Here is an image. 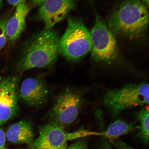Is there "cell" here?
Segmentation results:
<instances>
[{
	"instance_id": "6da1fadb",
	"label": "cell",
	"mask_w": 149,
	"mask_h": 149,
	"mask_svg": "<svg viewBox=\"0 0 149 149\" xmlns=\"http://www.w3.org/2000/svg\"><path fill=\"white\" fill-rule=\"evenodd\" d=\"M147 7L140 0H126L111 14L108 27L114 35L132 39L141 38L148 29Z\"/></svg>"
},
{
	"instance_id": "7a4b0ae2",
	"label": "cell",
	"mask_w": 149,
	"mask_h": 149,
	"mask_svg": "<svg viewBox=\"0 0 149 149\" xmlns=\"http://www.w3.org/2000/svg\"><path fill=\"white\" fill-rule=\"evenodd\" d=\"M59 37L52 29H45L28 42L17 66V72L22 74L34 68H47L57 60Z\"/></svg>"
},
{
	"instance_id": "3957f363",
	"label": "cell",
	"mask_w": 149,
	"mask_h": 149,
	"mask_svg": "<svg viewBox=\"0 0 149 149\" xmlns=\"http://www.w3.org/2000/svg\"><path fill=\"white\" fill-rule=\"evenodd\" d=\"M149 85L145 82L126 84L120 88L110 89L103 98V103L116 117L123 111L149 104Z\"/></svg>"
},
{
	"instance_id": "277c9868",
	"label": "cell",
	"mask_w": 149,
	"mask_h": 149,
	"mask_svg": "<svg viewBox=\"0 0 149 149\" xmlns=\"http://www.w3.org/2000/svg\"><path fill=\"white\" fill-rule=\"evenodd\" d=\"M92 47L90 32L82 20L69 18L66 30L59 39V53L68 60L75 61L91 52Z\"/></svg>"
},
{
	"instance_id": "5b68a950",
	"label": "cell",
	"mask_w": 149,
	"mask_h": 149,
	"mask_svg": "<svg viewBox=\"0 0 149 149\" xmlns=\"http://www.w3.org/2000/svg\"><path fill=\"white\" fill-rule=\"evenodd\" d=\"M102 132L90 131L80 128L68 133L63 126L51 122L42 125L39 130V136L31 145V149H66L68 142L89 136H102Z\"/></svg>"
},
{
	"instance_id": "8992f818",
	"label": "cell",
	"mask_w": 149,
	"mask_h": 149,
	"mask_svg": "<svg viewBox=\"0 0 149 149\" xmlns=\"http://www.w3.org/2000/svg\"><path fill=\"white\" fill-rule=\"evenodd\" d=\"M92 47L91 55L96 61L109 62L116 58L118 48L114 35L99 15L90 33Z\"/></svg>"
},
{
	"instance_id": "52a82bcc",
	"label": "cell",
	"mask_w": 149,
	"mask_h": 149,
	"mask_svg": "<svg viewBox=\"0 0 149 149\" xmlns=\"http://www.w3.org/2000/svg\"><path fill=\"white\" fill-rule=\"evenodd\" d=\"M81 102L77 93L67 90L61 93L50 111L52 121L63 126L71 124L77 118Z\"/></svg>"
},
{
	"instance_id": "ba28073f",
	"label": "cell",
	"mask_w": 149,
	"mask_h": 149,
	"mask_svg": "<svg viewBox=\"0 0 149 149\" xmlns=\"http://www.w3.org/2000/svg\"><path fill=\"white\" fill-rule=\"evenodd\" d=\"M18 84V80L16 77L0 79V126L17 112Z\"/></svg>"
},
{
	"instance_id": "9c48e42d",
	"label": "cell",
	"mask_w": 149,
	"mask_h": 149,
	"mask_svg": "<svg viewBox=\"0 0 149 149\" xmlns=\"http://www.w3.org/2000/svg\"><path fill=\"white\" fill-rule=\"evenodd\" d=\"M77 0H47L41 6L37 18L43 22L45 29H52L75 8Z\"/></svg>"
},
{
	"instance_id": "30bf717a",
	"label": "cell",
	"mask_w": 149,
	"mask_h": 149,
	"mask_svg": "<svg viewBox=\"0 0 149 149\" xmlns=\"http://www.w3.org/2000/svg\"><path fill=\"white\" fill-rule=\"evenodd\" d=\"M48 90L44 82L37 78L24 80L18 91V97L31 107L42 105L47 99Z\"/></svg>"
},
{
	"instance_id": "8fae6325",
	"label": "cell",
	"mask_w": 149,
	"mask_h": 149,
	"mask_svg": "<svg viewBox=\"0 0 149 149\" xmlns=\"http://www.w3.org/2000/svg\"><path fill=\"white\" fill-rule=\"evenodd\" d=\"M31 8L30 5L26 2L20 3L16 6L13 15L7 22L6 31L9 42L15 41L25 30L26 18Z\"/></svg>"
},
{
	"instance_id": "7c38bea8",
	"label": "cell",
	"mask_w": 149,
	"mask_h": 149,
	"mask_svg": "<svg viewBox=\"0 0 149 149\" xmlns=\"http://www.w3.org/2000/svg\"><path fill=\"white\" fill-rule=\"evenodd\" d=\"M6 135L9 142L14 144L31 145L34 141L33 127L27 121H20L12 125Z\"/></svg>"
},
{
	"instance_id": "4fadbf2b",
	"label": "cell",
	"mask_w": 149,
	"mask_h": 149,
	"mask_svg": "<svg viewBox=\"0 0 149 149\" xmlns=\"http://www.w3.org/2000/svg\"><path fill=\"white\" fill-rule=\"evenodd\" d=\"M139 128L130 123L121 120L115 121L103 132V137L110 141L116 139L121 136L126 134L133 130Z\"/></svg>"
},
{
	"instance_id": "5bb4252c",
	"label": "cell",
	"mask_w": 149,
	"mask_h": 149,
	"mask_svg": "<svg viewBox=\"0 0 149 149\" xmlns=\"http://www.w3.org/2000/svg\"><path fill=\"white\" fill-rule=\"evenodd\" d=\"M137 117L140 125L139 135L145 143L148 142L149 138V112L148 108H145L140 111L137 114Z\"/></svg>"
},
{
	"instance_id": "9a60e30c",
	"label": "cell",
	"mask_w": 149,
	"mask_h": 149,
	"mask_svg": "<svg viewBox=\"0 0 149 149\" xmlns=\"http://www.w3.org/2000/svg\"><path fill=\"white\" fill-rule=\"evenodd\" d=\"M7 20L0 22V50L4 47L7 40L6 27Z\"/></svg>"
},
{
	"instance_id": "2e32d148",
	"label": "cell",
	"mask_w": 149,
	"mask_h": 149,
	"mask_svg": "<svg viewBox=\"0 0 149 149\" xmlns=\"http://www.w3.org/2000/svg\"><path fill=\"white\" fill-rule=\"evenodd\" d=\"M66 149H88V148L86 141L85 139H81L67 147Z\"/></svg>"
},
{
	"instance_id": "e0dca14e",
	"label": "cell",
	"mask_w": 149,
	"mask_h": 149,
	"mask_svg": "<svg viewBox=\"0 0 149 149\" xmlns=\"http://www.w3.org/2000/svg\"><path fill=\"white\" fill-rule=\"evenodd\" d=\"M110 141L117 149H135L128 146L120 140L116 139Z\"/></svg>"
},
{
	"instance_id": "ac0fdd59",
	"label": "cell",
	"mask_w": 149,
	"mask_h": 149,
	"mask_svg": "<svg viewBox=\"0 0 149 149\" xmlns=\"http://www.w3.org/2000/svg\"><path fill=\"white\" fill-rule=\"evenodd\" d=\"M6 138L4 132L0 128V149H9L6 146Z\"/></svg>"
},
{
	"instance_id": "d6986e66",
	"label": "cell",
	"mask_w": 149,
	"mask_h": 149,
	"mask_svg": "<svg viewBox=\"0 0 149 149\" xmlns=\"http://www.w3.org/2000/svg\"><path fill=\"white\" fill-rule=\"evenodd\" d=\"M47 0H30V3L31 7H40Z\"/></svg>"
},
{
	"instance_id": "ffe728a7",
	"label": "cell",
	"mask_w": 149,
	"mask_h": 149,
	"mask_svg": "<svg viewBox=\"0 0 149 149\" xmlns=\"http://www.w3.org/2000/svg\"><path fill=\"white\" fill-rule=\"evenodd\" d=\"M103 138L101 149H113L107 139L104 137Z\"/></svg>"
},
{
	"instance_id": "44dd1931",
	"label": "cell",
	"mask_w": 149,
	"mask_h": 149,
	"mask_svg": "<svg viewBox=\"0 0 149 149\" xmlns=\"http://www.w3.org/2000/svg\"><path fill=\"white\" fill-rule=\"evenodd\" d=\"M8 2L14 7H16L20 3H25L26 0H6Z\"/></svg>"
},
{
	"instance_id": "7402d4cb",
	"label": "cell",
	"mask_w": 149,
	"mask_h": 149,
	"mask_svg": "<svg viewBox=\"0 0 149 149\" xmlns=\"http://www.w3.org/2000/svg\"><path fill=\"white\" fill-rule=\"evenodd\" d=\"M141 1L144 3V4L146 6L148 7L149 6V0H140Z\"/></svg>"
},
{
	"instance_id": "603a6c76",
	"label": "cell",
	"mask_w": 149,
	"mask_h": 149,
	"mask_svg": "<svg viewBox=\"0 0 149 149\" xmlns=\"http://www.w3.org/2000/svg\"><path fill=\"white\" fill-rule=\"evenodd\" d=\"M2 5V0H0V9L1 8Z\"/></svg>"
}]
</instances>
